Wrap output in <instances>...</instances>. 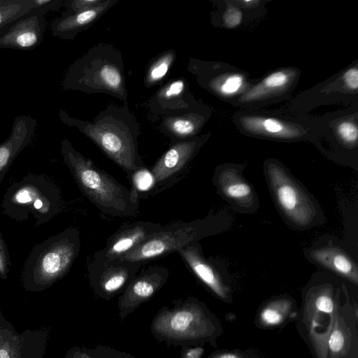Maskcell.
Masks as SVG:
<instances>
[{
	"label": "cell",
	"instance_id": "cell-28",
	"mask_svg": "<svg viewBox=\"0 0 358 358\" xmlns=\"http://www.w3.org/2000/svg\"><path fill=\"white\" fill-rule=\"evenodd\" d=\"M101 0H73L65 1L64 6L66 8L65 14H72L80 11L88 10L99 5Z\"/></svg>",
	"mask_w": 358,
	"mask_h": 358
},
{
	"label": "cell",
	"instance_id": "cell-20",
	"mask_svg": "<svg viewBox=\"0 0 358 358\" xmlns=\"http://www.w3.org/2000/svg\"><path fill=\"white\" fill-rule=\"evenodd\" d=\"M217 183L224 196L240 204L251 203L254 199L250 185L234 170L229 169L222 171Z\"/></svg>",
	"mask_w": 358,
	"mask_h": 358
},
{
	"label": "cell",
	"instance_id": "cell-6",
	"mask_svg": "<svg viewBox=\"0 0 358 358\" xmlns=\"http://www.w3.org/2000/svg\"><path fill=\"white\" fill-rule=\"evenodd\" d=\"M208 220L178 222L162 227L150 235L137 247L118 258L131 262H143L177 252L196 243L210 232Z\"/></svg>",
	"mask_w": 358,
	"mask_h": 358
},
{
	"label": "cell",
	"instance_id": "cell-31",
	"mask_svg": "<svg viewBox=\"0 0 358 358\" xmlns=\"http://www.w3.org/2000/svg\"><path fill=\"white\" fill-rule=\"evenodd\" d=\"M184 86L185 84L182 80H178L171 83L164 90L159 93V99L164 101H170L179 96L184 90Z\"/></svg>",
	"mask_w": 358,
	"mask_h": 358
},
{
	"label": "cell",
	"instance_id": "cell-8",
	"mask_svg": "<svg viewBox=\"0 0 358 358\" xmlns=\"http://www.w3.org/2000/svg\"><path fill=\"white\" fill-rule=\"evenodd\" d=\"M143 264L119 259L106 262L92 259L87 268L92 292L97 298L106 301L120 295L138 274Z\"/></svg>",
	"mask_w": 358,
	"mask_h": 358
},
{
	"label": "cell",
	"instance_id": "cell-14",
	"mask_svg": "<svg viewBox=\"0 0 358 358\" xmlns=\"http://www.w3.org/2000/svg\"><path fill=\"white\" fill-rule=\"evenodd\" d=\"M238 123L248 134L274 139H298L307 131L299 123L263 115L242 114L238 117Z\"/></svg>",
	"mask_w": 358,
	"mask_h": 358
},
{
	"label": "cell",
	"instance_id": "cell-29",
	"mask_svg": "<svg viewBox=\"0 0 358 358\" xmlns=\"http://www.w3.org/2000/svg\"><path fill=\"white\" fill-rule=\"evenodd\" d=\"M242 20L241 10L235 6H230L223 15L224 24L228 28L236 27Z\"/></svg>",
	"mask_w": 358,
	"mask_h": 358
},
{
	"label": "cell",
	"instance_id": "cell-21",
	"mask_svg": "<svg viewBox=\"0 0 358 358\" xmlns=\"http://www.w3.org/2000/svg\"><path fill=\"white\" fill-rule=\"evenodd\" d=\"M209 87L218 95L229 97L241 95L250 87L246 78L241 73H224L216 76L208 83Z\"/></svg>",
	"mask_w": 358,
	"mask_h": 358
},
{
	"label": "cell",
	"instance_id": "cell-38",
	"mask_svg": "<svg viewBox=\"0 0 358 358\" xmlns=\"http://www.w3.org/2000/svg\"><path fill=\"white\" fill-rule=\"evenodd\" d=\"M315 305L317 310L330 313L334 309V303L332 299L327 295H321L317 298L315 301Z\"/></svg>",
	"mask_w": 358,
	"mask_h": 358
},
{
	"label": "cell",
	"instance_id": "cell-24",
	"mask_svg": "<svg viewBox=\"0 0 358 358\" xmlns=\"http://www.w3.org/2000/svg\"><path fill=\"white\" fill-rule=\"evenodd\" d=\"M131 177L134 189L138 192H148L155 187V177L151 171L145 167L134 171Z\"/></svg>",
	"mask_w": 358,
	"mask_h": 358
},
{
	"label": "cell",
	"instance_id": "cell-17",
	"mask_svg": "<svg viewBox=\"0 0 358 358\" xmlns=\"http://www.w3.org/2000/svg\"><path fill=\"white\" fill-rule=\"evenodd\" d=\"M115 1H103L99 5L88 10L72 14H64L55 19L51 25L52 34L62 39H71L78 32L87 28L109 9Z\"/></svg>",
	"mask_w": 358,
	"mask_h": 358
},
{
	"label": "cell",
	"instance_id": "cell-12",
	"mask_svg": "<svg viewBox=\"0 0 358 358\" xmlns=\"http://www.w3.org/2000/svg\"><path fill=\"white\" fill-rule=\"evenodd\" d=\"M162 227V224L150 221H138L122 226L108 238L106 245L94 255L92 259L100 262L118 259Z\"/></svg>",
	"mask_w": 358,
	"mask_h": 358
},
{
	"label": "cell",
	"instance_id": "cell-4",
	"mask_svg": "<svg viewBox=\"0 0 358 358\" xmlns=\"http://www.w3.org/2000/svg\"><path fill=\"white\" fill-rule=\"evenodd\" d=\"M65 90L103 92L119 99L127 96L125 77L120 52L99 45L69 66L62 82Z\"/></svg>",
	"mask_w": 358,
	"mask_h": 358
},
{
	"label": "cell",
	"instance_id": "cell-35",
	"mask_svg": "<svg viewBox=\"0 0 358 358\" xmlns=\"http://www.w3.org/2000/svg\"><path fill=\"white\" fill-rule=\"evenodd\" d=\"M344 344V337L341 331L334 330L329 340V346L332 352H337L340 351Z\"/></svg>",
	"mask_w": 358,
	"mask_h": 358
},
{
	"label": "cell",
	"instance_id": "cell-27",
	"mask_svg": "<svg viewBox=\"0 0 358 358\" xmlns=\"http://www.w3.org/2000/svg\"><path fill=\"white\" fill-rule=\"evenodd\" d=\"M87 349L95 358H136L129 352L103 345H94Z\"/></svg>",
	"mask_w": 358,
	"mask_h": 358
},
{
	"label": "cell",
	"instance_id": "cell-23",
	"mask_svg": "<svg viewBox=\"0 0 358 358\" xmlns=\"http://www.w3.org/2000/svg\"><path fill=\"white\" fill-rule=\"evenodd\" d=\"M32 8V0H0V28L29 13Z\"/></svg>",
	"mask_w": 358,
	"mask_h": 358
},
{
	"label": "cell",
	"instance_id": "cell-37",
	"mask_svg": "<svg viewBox=\"0 0 358 358\" xmlns=\"http://www.w3.org/2000/svg\"><path fill=\"white\" fill-rule=\"evenodd\" d=\"M261 316L263 321L268 324H277L282 320V315L275 310L269 308H265Z\"/></svg>",
	"mask_w": 358,
	"mask_h": 358
},
{
	"label": "cell",
	"instance_id": "cell-11",
	"mask_svg": "<svg viewBox=\"0 0 358 358\" xmlns=\"http://www.w3.org/2000/svg\"><path fill=\"white\" fill-rule=\"evenodd\" d=\"M45 337V331L19 334L0 310V358H41Z\"/></svg>",
	"mask_w": 358,
	"mask_h": 358
},
{
	"label": "cell",
	"instance_id": "cell-18",
	"mask_svg": "<svg viewBox=\"0 0 358 358\" xmlns=\"http://www.w3.org/2000/svg\"><path fill=\"white\" fill-rule=\"evenodd\" d=\"M176 252L206 286L220 296H224V287L218 272L202 255L196 242L183 247Z\"/></svg>",
	"mask_w": 358,
	"mask_h": 358
},
{
	"label": "cell",
	"instance_id": "cell-30",
	"mask_svg": "<svg viewBox=\"0 0 358 358\" xmlns=\"http://www.w3.org/2000/svg\"><path fill=\"white\" fill-rule=\"evenodd\" d=\"M32 11L45 15L48 12L60 7L64 1L62 0H32Z\"/></svg>",
	"mask_w": 358,
	"mask_h": 358
},
{
	"label": "cell",
	"instance_id": "cell-16",
	"mask_svg": "<svg viewBox=\"0 0 358 358\" xmlns=\"http://www.w3.org/2000/svg\"><path fill=\"white\" fill-rule=\"evenodd\" d=\"M37 122L31 115L17 116L9 136L0 143V182L17 156L31 142Z\"/></svg>",
	"mask_w": 358,
	"mask_h": 358
},
{
	"label": "cell",
	"instance_id": "cell-1",
	"mask_svg": "<svg viewBox=\"0 0 358 358\" xmlns=\"http://www.w3.org/2000/svg\"><path fill=\"white\" fill-rule=\"evenodd\" d=\"M59 116L63 123L90 138L129 176L145 167L138 152V123L127 105L108 106L92 122L72 117L62 109Z\"/></svg>",
	"mask_w": 358,
	"mask_h": 358
},
{
	"label": "cell",
	"instance_id": "cell-13",
	"mask_svg": "<svg viewBox=\"0 0 358 358\" xmlns=\"http://www.w3.org/2000/svg\"><path fill=\"white\" fill-rule=\"evenodd\" d=\"M299 73L295 69H284L268 75L252 85L237 99L240 106H258L287 94L295 85Z\"/></svg>",
	"mask_w": 358,
	"mask_h": 358
},
{
	"label": "cell",
	"instance_id": "cell-19",
	"mask_svg": "<svg viewBox=\"0 0 358 358\" xmlns=\"http://www.w3.org/2000/svg\"><path fill=\"white\" fill-rule=\"evenodd\" d=\"M310 256L320 265L357 282V264L339 248L329 245L312 251Z\"/></svg>",
	"mask_w": 358,
	"mask_h": 358
},
{
	"label": "cell",
	"instance_id": "cell-2",
	"mask_svg": "<svg viewBox=\"0 0 358 358\" xmlns=\"http://www.w3.org/2000/svg\"><path fill=\"white\" fill-rule=\"evenodd\" d=\"M61 153L82 192L102 212L115 217L133 216L138 213V192L134 189H127L96 166L67 139L61 141Z\"/></svg>",
	"mask_w": 358,
	"mask_h": 358
},
{
	"label": "cell",
	"instance_id": "cell-15",
	"mask_svg": "<svg viewBox=\"0 0 358 358\" xmlns=\"http://www.w3.org/2000/svg\"><path fill=\"white\" fill-rule=\"evenodd\" d=\"M201 138L178 141L173 145L155 164L152 169L158 187L177 176L192 159L203 143Z\"/></svg>",
	"mask_w": 358,
	"mask_h": 358
},
{
	"label": "cell",
	"instance_id": "cell-39",
	"mask_svg": "<svg viewBox=\"0 0 358 358\" xmlns=\"http://www.w3.org/2000/svg\"><path fill=\"white\" fill-rule=\"evenodd\" d=\"M218 358H238V357L232 354H224V355L220 356Z\"/></svg>",
	"mask_w": 358,
	"mask_h": 358
},
{
	"label": "cell",
	"instance_id": "cell-25",
	"mask_svg": "<svg viewBox=\"0 0 358 358\" xmlns=\"http://www.w3.org/2000/svg\"><path fill=\"white\" fill-rule=\"evenodd\" d=\"M173 57V53L169 52L160 57L158 61L153 64L148 73V83H155L164 77Z\"/></svg>",
	"mask_w": 358,
	"mask_h": 358
},
{
	"label": "cell",
	"instance_id": "cell-36",
	"mask_svg": "<svg viewBox=\"0 0 358 358\" xmlns=\"http://www.w3.org/2000/svg\"><path fill=\"white\" fill-rule=\"evenodd\" d=\"M64 358H95L87 347L73 346L68 350Z\"/></svg>",
	"mask_w": 358,
	"mask_h": 358
},
{
	"label": "cell",
	"instance_id": "cell-32",
	"mask_svg": "<svg viewBox=\"0 0 358 358\" xmlns=\"http://www.w3.org/2000/svg\"><path fill=\"white\" fill-rule=\"evenodd\" d=\"M10 261L6 244L0 234V277L7 278L9 272Z\"/></svg>",
	"mask_w": 358,
	"mask_h": 358
},
{
	"label": "cell",
	"instance_id": "cell-22",
	"mask_svg": "<svg viewBox=\"0 0 358 358\" xmlns=\"http://www.w3.org/2000/svg\"><path fill=\"white\" fill-rule=\"evenodd\" d=\"M203 118L198 114L187 113L181 116H171L165 120V129L178 138H186L196 133Z\"/></svg>",
	"mask_w": 358,
	"mask_h": 358
},
{
	"label": "cell",
	"instance_id": "cell-9",
	"mask_svg": "<svg viewBox=\"0 0 358 358\" xmlns=\"http://www.w3.org/2000/svg\"><path fill=\"white\" fill-rule=\"evenodd\" d=\"M169 276L168 269L155 265L138 273L118 297V315L124 320L142 303L147 302L164 285Z\"/></svg>",
	"mask_w": 358,
	"mask_h": 358
},
{
	"label": "cell",
	"instance_id": "cell-3",
	"mask_svg": "<svg viewBox=\"0 0 358 358\" xmlns=\"http://www.w3.org/2000/svg\"><path fill=\"white\" fill-rule=\"evenodd\" d=\"M80 248L79 231L69 227L37 245L29 254L22 282L31 292H41L66 274Z\"/></svg>",
	"mask_w": 358,
	"mask_h": 358
},
{
	"label": "cell",
	"instance_id": "cell-7",
	"mask_svg": "<svg viewBox=\"0 0 358 358\" xmlns=\"http://www.w3.org/2000/svg\"><path fill=\"white\" fill-rule=\"evenodd\" d=\"M267 173L275 200L285 216L298 226L310 225L316 210L301 187L275 163L267 166Z\"/></svg>",
	"mask_w": 358,
	"mask_h": 358
},
{
	"label": "cell",
	"instance_id": "cell-10",
	"mask_svg": "<svg viewBox=\"0 0 358 358\" xmlns=\"http://www.w3.org/2000/svg\"><path fill=\"white\" fill-rule=\"evenodd\" d=\"M45 15L30 12L0 28V48L31 50L42 42Z\"/></svg>",
	"mask_w": 358,
	"mask_h": 358
},
{
	"label": "cell",
	"instance_id": "cell-26",
	"mask_svg": "<svg viewBox=\"0 0 358 358\" xmlns=\"http://www.w3.org/2000/svg\"><path fill=\"white\" fill-rule=\"evenodd\" d=\"M336 134L347 145H356L358 130L357 124L351 120H345L338 124Z\"/></svg>",
	"mask_w": 358,
	"mask_h": 358
},
{
	"label": "cell",
	"instance_id": "cell-5",
	"mask_svg": "<svg viewBox=\"0 0 358 358\" xmlns=\"http://www.w3.org/2000/svg\"><path fill=\"white\" fill-rule=\"evenodd\" d=\"M204 312L196 299L174 300L172 307L163 306L153 317L150 332L168 347L198 345L204 337Z\"/></svg>",
	"mask_w": 358,
	"mask_h": 358
},
{
	"label": "cell",
	"instance_id": "cell-33",
	"mask_svg": "<svg viewBox=\"0 0 358 358\" xmlns=\"http://www.w3.org/2000/svg\"><path fill=\"white\" fill-rule=\"evenodd\" d=\"M343 81L346 88L357 91L358 89L357 67H351L343 75Z\"/></svg>",
	"mask_w": 358,
	"mask_h": 358
},
{
	"label": "cell",
	"instance_id": "cell-34",
	"mask_svg": "<svg viewBox=\"0 0 358 358\" xmlns=\"http://www.w3.org/2000/svg\"><path fill=\"white\" fill-rule=\"evenodd\" d=\"M204 350L199 345L181 347L179 358H201Z\"/></svg>",
	"mask_w": 358,
	"mask_h": 358
}]
</instances>
